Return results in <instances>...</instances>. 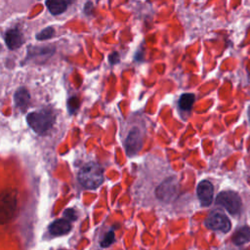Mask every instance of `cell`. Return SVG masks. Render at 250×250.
Instances as JSON below:
<instances>
[{
	"label": "cell",
	"mask_w": 250,
	"mask_h": 250,
	"mask_svg": "<svg viewBox=\"0 0 250 250\" xmlns=\"http://www.w3.org/2000/svg\"><path fill=\"white\" fill-rule=\"evenodd\" d=\"M249 118H250V107H249Z\"/></svg>",
	"instance_id": "21"
},
{
	"label": "cell",
	"mask_w": 250,
	"mask_h": 250,
	"mask_svg": "<svg viewBox=\"0 0 250 250\" xmlns=\"http://www.w3.org/2000/svg\"><path fill=\"white\" fill-rule=\"evenodd\" d=\"M196 194L202 206H209L213 200L214 187L211 182L207 180L201 181L196 188Z\"/></svg>",
	"instance_id": "8"
},
{
	"label": "cell",
	"mask_w": 250,
	"mask_h": 250,
	"mask_svg": "<svg viewBox=\"0 0 250 250\" xmlns=\"http://www.w3.org/2000/svg\"><path fill=\"white\" fill-rule=\"evenodd\" d=\"M79 105H80V101L77 97H70L67 100V109L70 114L74 113L78 109Z\"/></svg>",
	"instance_id": "17"
},
{
	"label": "cell",
	"mask_w": 250,
	"mask_h": 250,
	"mask_svg": "<svg viewBox=\"0 0 250 250\" xmlns=\"http://www.w3.org/2000/svg\"><path fill=\"white\" fill-rule=\"evenodd\" d=\"M55 52V48L51 47H30L28 50V56L26 59H33L36 56L43 58H49Z\"/></svg>",
	"instance_id": "14"
},
{
	"label": "cell",
	"mask_w": 250,
	"mask_h": 250,
	"mask_svg": "<svg viewBox=\"0 0 250 250\" xmlns=\"http://www.w3.org/2000/svg\"><path fill=\"white\" fill-rule=\"evenodd\" d=\"M113 241H114V232L110 230L104 235V239L101 242V245L102 247H108L113 243Z\"/></svg>",
	"instance_id": "18"
},
{
	"label": "cell",
	"mask_w": 250,
	"mask_h": 250,
	"mask_svg": "<svg viewBox=\"0 0 250 250\" xmlns=\"http://www.w3.org/2000/svg\"><path fill=\"white\" fill-rule=\"evenodd\" d=\"M55 35V29L52 26H47L36 34L37 40H47Z\"/></svg>",
	"instance_id": "16"
},
{
	"label": "cell",
	"mask_w": 250,
	"mask_h": 250,
	"mask_svg": "<svg viewBox=\"0 0 250 250\" xmlns=\"http://www.w3.org/2000/svg\"><path fill=\"white\" fill-rule=\"evenodd\" d=\"M56 121V115L52 109L44 108L29 112L26 115L28 126L37 134H45L48 132Z\"/></svg>",
	"instance_id": "1"
},
{
	"label": "cell",
	"mask_w": 250,
	"mask_h": 250,
	"mask_svg": "<svg viewBox=\"0 0 250 250\" xmlns=\"http://www.w3.org/2000/svg\"><path fill=\"white\" fill-rule=\"evenodd\" d=\"M231 240H232L233 244L238 245V246L249 242L250 241V227L243 226V227L238 228L234 231V233L231 237Z\"/></svg>",
	"instance_id": "13"
},
{
	"label": "cell",
	"mask_w": 250,
	"mask_h": 250,
	"mask_svg": "<svg viewBox=\"0 0 250 250\" xmlns=\"http://www.w3.org/2000/svg\"><path fill=\"white\" fill-rule=\"evenodd\" d=\"M216 204L222 206L232 215L238 214L242 206L241 198L238 193L231 190L221 191L216 197Z\"/></svg>",
	"instance_id": "4"
},
{
	"label": "cell",
	"mask_w": 250,
	"mask_h": 250,
	"mask_svg": "<svg viewBox=\"0 0 250 250\" xmlns=\"http://www.w3.org/2000/svg\"><path fill=\"white\" fill-rule=\"evenodd\" d=\"M14 101L16 106L20 108L21 111H24L27 108L30 102V94L28 90L24 87L19 88L14 95Z\"/></svg>",
	"instance_id": "11"
},
{
	"label": "cell",
	"mask_w": 250,
	"mask_h": 250,
	"mask_svg": "<svg viewBox=\"0 0 250 250\" xmlns=\"http://www.w3.org/2000/svg\"><path fill=\"white\" fill-rule=\"evenodd\" d=\"M195 97L193 94L191 93H185L183 95H181L180 99H179V107L182 110H189L194 103Z\"/></svg>",
	"instance_id": "15"
},
{
	"label": "cell",
	"mask_w": 250,
	"mask_h": 250,
	"mask_svg": "<svg viewBox=\"0 0 250 250\" xmlns=\"http://www.w3.org/2000/svg\"><path fill=\"white\" fill-rule=\"evenodd\" d=\"M71 229V225L68 220L66 219H59L54 221L50 227L49 230L54 235H62L69 232Z\"/></svg>",
	"instance_id": "12"
},
{
	"label": "cell",
	"mask_w": 250,
	"mask_h": 250,
	"mask_svg": "<svg viewBox=\"0 0 250 250\" xmlns=\"http://www.w3.org/2000/svg\"><path fill=\"white\" fill-rule=\"evenodd\" d=\"M5 42L10 50H16L23 44L24 37L18 27L11 28L5 33Z\"/></svg>",
	"instance_id": "9"
},
{
	"label": "cell",
	"mask_w": 250,
	"mask_h": 250,
	"mask_svg": "<svg viewBox=\"0 0 250 250\" xmlns=\"http://www.w3.org/2000/svg\"><path fill=\"white\" fill-rule=\"evenodd\" d=\"M179 193V184L175 178H169L161 183L156 190L155 194L158 199L164 202L173 201Z\"/></svg>",
	"instance_id": "6"
},
{
	"label": "cell",
	"mask_w": 250,
	"mask_h": 250,
	"mask_svg": "<svg viewBox=\"0 0 250 250\" xmlns=\"http://www.w3.org/2000/svg\"><path fill=\"white\" fill-rule=\"evenodd\" d=\"M206 228L215 230L227 233L231 229V223L226 214L219 210H214L211 212L204 222Z\"/></svg>",
	"instance_id": "5"
},
{
	"label": "cell",
	"mask_w": 250,
	"mask_h": 250,
	"mask_svg": "<svg viewBox=\"0 0 250 250\" xmlns=\"http://www.w3.org/2000/svg\"><path fill=\"white\" fill-rule=\"evenodd\" d=\"M108 62L110 64H116L119 62V54L117 52H113L108 57Z\"/></svg>",
	"instance_id": "20"
},
{
	"label": "cell",
	"mask_w": 250,
	"mask_h": 250,
	"mask_svg": "<svg viewBox=\"0 0 250 250\" xmlns=\"http://www.w3.org/2000/svg\"><path fill=\"white\" fill-rule=\"evenodd\" d=\"M17 189L8 188L0 193V225H5L13 219L17 210Z\"/></svg>",
	"instance_id": "3"
},
{
	"label": "cell",
	"mask_w": 250,
	"mask_h": 250,
	"mask_svg": "<svg viewBox=\"0 0 250 250\" xmlns=\"http://www.w3.org/2000/svg\"><path fill=\"white\" fill-rule=\"evenodd\" d=\"M143 146V136L138 128H133L125 141V149L126 153L129 156L137 154Z\"/></svg>",
	"instance_id": "7"
},
{
	"label": "cell",
	"mask_w": 250,
	"mask_h": 250,
	"mask_svg": "<svg viewBox=\"0 0 250 250\" xmlns=\"http://www.w3.org/2000/svg\"><path fill=\"white\" fill-rule=\"evenodd\" d=\"M78 180L86 188H96L104 182V170L95 162L87 163L80 169Z\"/></svg>",
	"instance_id": "2"
},
{
	"label": "cell",
	"mask_w": 250,
	"mask_h": 250,
	"mask_svg": "<svg viewBox=\"0 0 250 250\" xmlns=\"http://www.w3.org/2000/svg\"><path fill=\"white\" fill-rule=\"evenodd\" d=\"M74 0H46V7L49 12L54 15L62 14Z\"/></svg>",
	"instance_id": "10"
},
{
	"label": "cell",
	"mask_w": 250,
	"mask_h": 250,
	"mask_svg": "<svg viewBox=\"0 0 250 250\" xmlns=\"http://www.w3.org/2000/svg\"><path fill=\"white\" fill-rule=\"evenodd\" d=\"M63 215L66 217V220L68 219V220H72V221L76 220L77 217H78L76 211H75V210H72V209H67V210H65L64 213H63Z\"/></svg>",
	"instance_id": "19"
}]
</instances>
